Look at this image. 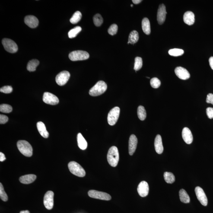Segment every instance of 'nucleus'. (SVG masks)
Here are the masks:
<instances>
[{
    "mask_svg": "<svg viewBox=\"0 0 213 213\" xmlns=\"http://www.w3.org/2000/svg\"><path fill=\"white\" fill-rule=\"evenodd\" d=\"M17 147L19 151L26 157H31L33 155V148L29 143L25 140H20L17 143Z\"/></svg>",
    "mask_w": 213,
    "mask_h": 213,
    "instance_id": "nucleus-2",
    "label": "nucleus"
},
{
    "mask_svg": "<svg viewBox=\"0 0 213 213\" xmlns=\"http://www.w3.org/2000/svg\"><path fill=\"white\" fill-rule=\"evenodd\" d=\"M182 137L184 141L187 144H191L193 141L192 132L188 128L185 127L182 130Z\"/></svg>",
    "mask_w": 213,
    "mask_h": 213,
    "instance_id": "nucleus-18",
    "label": "nucleus"
},
{
    "mask_svg": "<svg viewBox=\"0 0 213 213\" xmlns=\"http://www.w3.org/2000/svg\"><path fill=\"white\" fill-rule=\"evenodd\" d=\"M24 21L25 24L31 28H36L39 24V20L34 16H26L25 18Z\"/></svg>",
    "mask_w": 213,
    "mask_h": 213,
    "instance_id": "nucleus-16",
    "label": "nucleus"
},
{
    "mask_svg": "<svg viewBox=\"0 0 213 213\" xmlns=\"http://www.w3.org/2000/svg\"><path fill=\"white\" fill-rule=\"evenodd\" d=\"M166 7L164 4L159 6L157 13V20L160 25H162L165 21L166 14Z\"/></svg>",
    "mask_w": 213,
    "mask_h": 213,
    "instance_id": "nucleus-13",
    "label": "nucleus"
},
{
    "mask_svg": "<svg viewBox=\"0 0 213 213\" xmlns=\"http://www.w3.org/2000/svg\"><path fill=\"white\" fill-rule=\"evenodd\" d=\"M142 27L143 31L147 35L150 34L151 33V25L148 19L145 17L142 21Z\"/></svg>",
    "mask_w": 213,
    "mask_h": 213,
    "instance_id": "nucleus-24",
    "label": "nucleus"
},
{
    "mask_svg": "<svg viewBox=\"0 0 213 213\" xmlns=\"http://www.w3.org/2000/svg\"><path fill=\"white\" fill-rule=\"evenodd\" d=\"M151 87L153 88H157L161 85V81L156 77H154L152 79L150 82Z\"/></svg>",
    "mask_w": 213,
    "mask_h": 213,
    "instance_id": "nucleus-36",
    "label": "nucleus"
},
{
    "mask_svg": "<svg viewBox=\"0 0 213 213\" xmlns=\"http://www.w3.org/2000/svg\"><path fill=\"white\" fill-rule=\"evenodd\" d=\"M206 102L207 103H211L213 105V94L209 93L207 95Z\"/></svg>",
    "mask_w": 213,
    "mask_h": 213,
    "instance_id": "nucleus-42",
    "label": "nucleus"
},
{
    "mask_svg": "<svg viewBox=\"0 0 213 213\" xmlns=\"http://www.w3.org/2000/svg\"><path fill=\"white\" fill-rule=\"evenodd\" d=\"M184 53V51L180 49H170L169 51V54L171 56L178 57L181 56Z\"/></svg>",
    "mask_w": 213,
    "mask_h": 213,
    "instance_id": "nucleus-33",
    "label": "nucleus"
},
{
    "mask_svg": "<svg viewBox=\"0 0 213 213\" xmlns=\"http://www.w3.org/2000/svg\"><path fill=\"white\" fill-rule=\"evenodd\" d=\"M118 27L117 25L114 24L109 27L108 32L111 35H115L117 33L118 31Z\"/></svg>",
    "mask_w": 213,
    "mask_h": 213,
    "instance_id": "nucleus-38",
    "label": "nucleus"
},
{
    "mask_svg": "<svg viewBox=\"0 0 213 213\" xmlns=\"http://www.w3.org/2000/svg\"><path fill=\"white\" fill-rule=\"evenodd\" d=\"M38 131L41 136L45 138H48L49 136V133L47 130L44 124L42 122H39L37 124Z\"/></svg>",
    "mask_w": 213,
    "mask_h": 213,
    "instance_id": "nucleus-22",
    "label": "nucleus"
},
{
    "mask_svg": "<svg viewBox=\"0 0 213 213\" xmlns=\"http://www.w3.org/2000/svg\"><path fill=\"white\" fill-rule=\"evenodd\" d=\"M68 167L71 173L75 175L80 177H84L85 176L86 173L84 169L76 162H70L68 163Z\"/></svg>",
    "mask_w": 213,
    "mask_h": 213,
    "instance_id": "nucleus-4",
    "label": "nucleus"
},
{
    "mask_svg": "<svg viewBox=\"0 0 213 213\" xmlns=\"http://www.w3.org/2000/svg\"><path fill=\"white\" fill-rule=\"evenodd\" d=\"M143 66L142 59L140 57H136L135 59L134 69L135 71L139 70Z\"/></svg>",
    "mask_w": 213,
    "mask_h": 213,
    "instance_id": "nucleus-34",
    "label": "nucleus"
},
{
    "mask_svg": "<svg viewBox=\"0 0 213 213\" xmlns=\"http://www.w3.org/2000/svg\"><path fill=\"white\" fill-rule=\"evenodd\" d=\"M8 120V116L5 115H0V124H4L6 123Z\"/></svg>",
    "mask_w": 213,
    "mask_h": 213,
    "instance_id": "nucleus-41",
    "label": "nucleus"
},
{
    "mask_svg": "<svg viewBox=\"0 0 213 213\" xmlns=\"http://www.w3.org/2000/svg\"><path fill=\"white\" fill-rule=\"evenodd\" d=\"M120 109L116 106L109 111L107 116L108 123L111 125H114L117 122L119 117Z\"/></svg>",
    "mask_w": 213,
    "mask_h": 213,
    "instance_id": "nucleus-6",
    "label": "nucleus"
},
{
    "mask_svg": "<svg viewBox=\"0 0 213 213\" xmlns=\"http://www.w3.org/2000/svg\"><path fill=\"white\" fill-rule=\"evenodd\" d=\"M43 101L47 104L55 105L59 103V100L55 95L48 92L44 93L43 97Z\"/></svg>",
    "mask_w": 213,
    "mask_h": 213,
    "instance_id": "nucleus-11",
    "label": "nucleus"
},
{
    "mask_svg": "<svg viewBox=\"0 0 213 213\" xmlns=\"http://www.w3.org/2000/svg\"><path fill=\"white\" fill-rule=\"evenodd\" d=\"M107 89V85L104 81L97 82L95 85L90 90L89 94L92 96H97L104 93Z\"/></svg>",
    "mask_w": 213,
    "mask_h": 213,
    "instance_id": "nucleus-3",
    "label": "nucleus"
},
{
    "mask_svg": "<svg viewBox=\"0 0 213 213\" xmlns=\"http://www.w3.org/2000/svg\"><path fill=\"white\" fill-rule=\"evenodd\" d=\"M13 88L11 86H5L0 89V91L1 93H5V94H9L12 92Z\"/></svg>",
    "mask_w": 213,
    "mask_h": 213,
    "instance_id": "nucleus-39",
    "label": "nucleus"
},
{
    "mask_svg": "<svg viewBox=\"0 0 213 213\" xmlns=\"http://www.w3.org/2000/svg\"><path fill=\"white\" fill-rule=\"evenodd\" d=\"M70 74L68 71H61L57 75L56 81L57 84L60 86H63L66 84L69 80Z\"/></svg>",
    "mask_w": 213,
    "mask_h": 213,
    "instance_id": "nucleus-9",
    "label": "nucleus"
},
{
    "mask_svg": "<svg viewBox=\"0 0 213 213\" xmlns=\"http://www.w3.org/2000/svg\"><path fill=\"white\" fill-rule=\"evenodd\" d=\"M138 140L135 135H132L130 137L129 141V153L130 155L132 156L136 149Z\"/></svg>",
    "mask_w": 213,
    "mask_h": 213,
    "instance_id": "nucleus-17",
    "label": "nucleus"
},
{
    "mask_svg": "<svg viewBox=\"0 0 213 213\" xmlns=\"http://www.w3.org/2000/svg\"><path fill=\"white\" fill-rule=\"evenodd\" d=\"M77 141L78 147L81 149L84 150L87 148L88 144L87 141L81 133H79L77 135Z\"/></svg>",
    "mask_w": 213,
    "mask_h": 213,
    "instance_id": "nucleus-23",
    "label": "nucleus"
},
{
    "mask_svg": "<svg viewBox=\"0 0 213 213\" xmlns=\"http://www.w3.org/2000/svg\"><path fill=\"white\" fill-rule=\"evenodd\" d=\"M93 22L96 27H100L103 23V17L100 14H96L93 17Z\"/></svg>",
    "mask_w": 213,
    "mask_h": 213,
    "instance_id": "nucleus-32",
    "label": "nucleus"
},
{
    "mask_svg": "<svg viewBox=\"0 0 213 213\" xmlns=\"http://www.w3.org/2000/svg\"><path fill=\"white\" fill-rule=\"evenodd\" d=\"M138 192L140 196L143 197L147 196L149 193L148 183L144 181L140 182L138 186Z\"/></svg>",
    "mask_w": 213,
    "mask_h": 213,
    "instance_id": "nucleus-15",
    "label": "nucleus"
},
{
    "mask_svg": "<svg viewBox=\"0 0 213 213\" xmlns=\"http://www.w3.org/2000/svg\"><path fill=\"white\" fill-rule=\"evenodd\" d=\"M36 176L35 175L30 174L21 176L20 178V181L23 184H29L33 183L35 180Z\"/></svg>",
    "mask_w": 213,
    "mask_h": 213,
    "instance_id": "nucleus-21",
    "label": "nucleus"
},
{
    "mask_svg": "<svg viewBox=\"0 0 213 213\" xmlns=\"http://www.w3.org/2000/svg\"><path fill=\"white\" fill-rule=\"evenodd\" d=\"M142 1L141 0H133L132 2L135 4H138L140 3V2H142Z\"/></svg>",
    "mask_w": 213,
    "mask_h": 213,
    "instance_id": "nucleus-45",
    "label": "nucleus"
},
{
    "mask_svg": "<svg viewBox=\"0 0 213 213\" xmlns=\"http://www.w3.org/2000/svg\"><path fill=\"white\" fill-rule=\"evenodd\" d=\"M108 162L111 166L116 167L119 160V154L118 148L115 146L111 147L107 153Z\"/></svg>",
    "mask_w": 213,
    "mask_h": 213,
    "instance_id": "nucleus-1",
    "label": "nucleus"
},
{
    "mask_svg": "<svg viewBox=\"0 0 213 213\" xmlns=\"http://www.w3.org/2000/svg\"><path fill=\"white\" fill-rule=\"evenodd\" d=\"M54 193L52 191H48L45 194L43 198V204L48 210L52 209L54 205Z\"/></svg>",
    "mask_w": 213,
    "mask_h": 213,
    "instance_id": "nucleus-10",
    "label": "nucleus"
},
{
    "mask_svg": "<svg viewBox=\"0 0 213 213\" xmlns=\"http://www.w3.org/2000/svg\"><path fill=\"white\" fill-rule=\"evenodd\" d=\"M89 57V54L85 51L77 50L70 52L69 55V58L71 61L85 60Z\"/></svg>",
    "mask_w": 213,
    "mask_h": 213,
    "instance_id": "nucleus-5",
    "label": "nucleus"
},
{
    "mask_svg": "<svg viewBox=\"0 0 213 213\" xmlns=\"http://www.w3.org/2000/svg\"><path fill=\"white\" fill-rule=\"evenodd\" d=\"M6 157L5 155L2 152H0V161L2 162L3 161L6 160Z\"/></svg>",
    "mask_w": 213,
    "mask_h": 213,
    "instance_id": "nucleus-43",
    "label": "nucleus"
},
{
    "mask_svg": "<svg viewBox=\"0 0 213 213\" xmlns=\"http://www.w3.org/2000/svg\"><path fill=\"white\" fill-rule=\"evenodd\" d=\"M12 111V107L9 105L2 104L0 106V111L2 113H8Z\"/></svg>",
    "mask_w": 213,
    "mask_h": 213,
    "instance_id": "nucleus-35",
    "label": "nucleus"
},
{
    "mask_svg": "<svg viewBox=\"0 0 213 213\" xmlns=\"http://www.w3.org/2000/svg\"><path fill=\"white\" fill-rule=\"evenodd\" d=\"M2 44L4 49L10 53H15L18 51V46L14 41L8 39H4Z\"/></svg>",
    "mask_w": 213,
    "mask_h": 213,
    "instance_id": "nucleus-7",
    "label": "nucleus"
},
{
    "mask_svg": "<svg viewBox=\"0 0 213 213\" xmlns=\"http://www.w3.org/2000/svg\"><path fill=\"white\" fill-rule=\"evenodd\" d=\"M174 71L176 75L181 79L187 80L190 78V74L187 70L183 67H176Z\"/></svg>",
    "mask_w": 213,
    "mask_h": 213,
    "instance_id": "nucleus-14",
    "label": "nucleus"
},
{
    "mask_svg": "<svg viewBox=\"0 0 213 213\" xmlns=\"http://www.w3.org/2000/svg\"><path fill=\"white\" fill-rule=\"evenodd\" d=\"M20 213H30L29 211H20Z\"/></svg>",
    "mask_w": 213,
    "mask_h": 213,
    "instance_id": "nucleus-46",
    "label": "nucleus"
},
{
    "mask_svg": "<svg viewBox=\"0 0 213 213\" xmlns=\"http://www.w3.org/2000/svg\"><path fill=\"white\" fill-rule=\"evenodd\" d=\"M155 148L156 152L159 154H161L163 151L162 141L161 135H157L156 136L154 141Z\"/></svg>",
    "mask_w": 213,
    "mask_h": 213,
    "instance_id": "nucleus-19",
    "label": "nucleus"
},
{
    "mask_svg": "<svg viewBox=\"0 0 213 213\" xmlns=\"http://www.w3.org/2000/svg\"><path fill=\"white\" fill-rule=\"evenodd\" d=\"M0 197L2 201L6 202L8 200V197L4 190L2 183H0Z\"/></svg>",
    "mask_w": 213,
    "mask_h": 213,
    "instance_id": "nucleus-37",
    "label": "nucleus"
},
{
    "mask_svg": "<svg viewBox=\"0 0 213 213\" xmlns=\"http://www.w3.org/2000/svg\"><path fill=\"white\" fill-rule=\"evenodd\" d=\"M195 192L197 198L201 203L204 206H206L208 204V199L202 188L200 187H197L195 188Z\"/></svg>",
    "mask_w": 213,
    "mask_h": 213,
    "instance_id": "nucleus-12",
    "label": "nucleus"
},
{
    "mask_svg": "<svg viewBox=\"0 0 213 213\" xmlns=\"http://www.w3.org/2000/svg\"><path fill=\"white\" fill-rule=\"evenodd\" d=\"M131 7H133V4H131Z\"/></svg>",
    "mask_w": 213,
    "mask_h": 213,
    "instance_id": "nucleus-47",
    "label": "nucleus"
},
{
    "mask_svg": "<svg viewBox=\"0 0 213 213\" xmlns=\"http://www.w3.org/2000/svg\"><path fill=\"white\" fill-rule=\"evenodd\" d=\"M82 17V14L79 11H76L70 19V22L73 24H76L80 21Z\"/></svg>",
    "mask_w": 213,
    "mask_h": 213,
    "instance_id": "nucleus-30",
    "label": "nucleus"
},
{
    "mask_svg": "<svg viewBox=\"0 0 213 213\" xmlns=\"http://www.w3.org/2000/svg\"><path fill=\"white\" fill-rule=\"evenodd\" d=\"M179 197L182 202L184 203H188L190 202V197L184 189H181L179 191Z\"/></svg>",
    "mask_w": 213,
    "mask_h": 213,
    "instance_id": "nucleus-26",
    "label": "nucleus"
},
{
    "mask_svg": "<svg viewBox=\"0 0 213 213\" xmlns=\"http://www.w3.org/2000/svg\"><path fill=\"white\" fill-rule=\"evenodd\" d=\"M139 39V36L138 33L136 30H133L131 32L129 35V38H128V44H134L138 42Z\"/></svg>",
    "mask_w": 213,
    "mask_h": 213,
    "instance_id": "nucleus-25",
    "label": "nucleus"
},
{
    "mask_svg": "<svg viewBox=\"0 0 213 213\" xmlns=\"http://www.w3.org/2000/svg\"><path fill=\"white\" fill-rule=\"evenodd\" d=\"M183 20L184 22L186 24L192 25L194 24L195 21L194 14L192 11H186L184 14Z\"/></svg>",
    "mask_w": 213,
    "mask_h": 213,
    "instance_id": "nucleus-20",
    "label": "nucleus"
},
{
    "mask_svg": "<svg viewBox=\"0 0 213 213\" xmlns=\"http://www.w3.org/2000/svg\"><path fill=\"white\" fill-rule=\"evenodd\" d=\"M209 62L210 66H211V69L213 70V57H210L209 59Z\"/></svg>",
    "mask_w": 213,
    "mask_h": 213,
    "instance_id": "nucleus-44",
    "label": "nucleus"
},
{
    "mask_svg": "<svg viewBox=\"0 0 213 213\" xmlns=\"http://www.w3.org/2000/svg\"><path fill=\"white\" fill-rule=\"evenodd\" d=\"M138 115L140 120H144L146 118V111L143 106H138Z\"/></svg>",
    "mask_w": 213,
    "mask_h": 213,
    "instance_id": "nucleus-28",
    "label": "nucleus"
},
{
    "mask_svg": "<svg viewBox=\"0 0 213 213\" xmlns=\"http://www.w3.org/2000/svg\"><path fill=\"white\" fill-rule=\"evenodd\" d=\"M165 180L167 183L172 184L174 182L175 178L174 175L170 172H166L164 173Z\"/></svg>",
    "mask_w": 213,
    "mask_h": 213,
    "instance_id": "nucleus-29",
    "label": "nucleus"
},
{
    "mask_svg": "<svg viewBox=\"0 0 213 213\" xmlns=\"http://www.w3.org/2000/svg\"><path fill=\"white\" fill-rule=\"evenodd\" d=\"M88 194L90 197L96 199L105 201H109L111 199V197L109 194L100 191L90 190L88 191Z\"/></svg>",
    "mask_w": 213,
    "mask_h": 213,
    "instance_id": "nucleus-8",
    "label": "nucleus"
},
{
    "mask_svg": "<svg viewBox=\"0 0 213 213\" xmlns=\"http://www.w3.org/2000/svg\"><path fill=\"white\" fill-rule=\"evenodd\" d=\"M40 64V62L37 59H33L29 61L27 65V70L29 71H34L36 70V67Z\"/></svg>",
    "mask_w": 213,
    "mask_h": 213,
    "instance_id": "nucleus-27",
    "label": "nucleus"
},
{
    "mask_svg": "<svg viewBox=\"0 0 213 213\" xmlns=\"http://www.w3.org/2000/svg\"><path fill=\"white\" fill-rule=\"evenodd\" d=\"M206 114L210 119H213V108L212 107H208L206 109Z\"/></svg>",
    "mask_w": 213,
    "mask_h": 213,
    "instance_id": "nucleus-40",
    "label": "nucleus"
},
{
    "mask_svg": "<svg viewBox=\"0 0 213 213\" xmlns=\"http://www.w3.org/2000/svg\"><path fill=\"white\" fill-rule=\"evenodd\" d=\"M81 28L79 26H77V27L74 28L70 30L68 33V35L70 39H73L76 37L77 35L81 31Z\"/></svg>",
    "mask_w": 213,
    "mask_h": 213,
    "instance_id": "nucleus-31",
    "label": "nucleus"
}]
</instances>
